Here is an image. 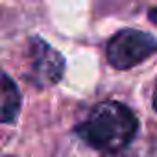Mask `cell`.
<instances>
[{
  "instance_id": "5",
  "label": "cell",
  "mask_w": 157,
  "mask_h": 157,
  "mask_svg": "<svg viewBox=\"0 0 157 157\" xmlns=\"http://www.w3.org/2000/svg\"><path fill=\"white\" fill-rule=\"evenodd\" d=\"M151 107L157 113V82H155V91H153V96H151Z\"/></svg>"
},
{
  "instance_id": "1",
  "label": "cell",
  "mask_w": 157,
  "mask_h": 157,
  "mask_svg": "<svg viewBox=\"0 0 157 157\" xmlns=\"http://www.w3.org/2000/svg\"><path fill=\"white\" fill-rule=\"evenodd\" d=\"M139 120L122 102H102L89 117L74 128V133L85 144L105 153H120L135 139Z\"/></svg>"
},
{
  "instance_id": "6",
  "label": "cell",
  "mask_w": 157,
  "mask_h": 157,
  "mask_svg": "<svg viewBox=\"0 0 157 157\" xmlns=\"http://www.w3.org/2000/svg\"><path fill=\"white\" fill-rule=\"evenodd\" d=\"M102 157H124L122 153H104Z\"/></svg>"
},
{
  "instance_id": "2",
  "label": "cell",
  "mask_w": 157,
  "mask_h": 157,
  "mask_svg": "<svg viewBox=\"0 0 157 157\" xmlns=\"http://www.w3.org/2000/svg\"><path fill=\"white\" fill-rule=\"evenodd\" d=\"M157 52V37L151 33L122 28L107 41V61L117 70H129Z\"/></svg>"
},
{
  "instance_id": "4",
  "label": "cell",
  "mask_w": 157,
  "mask_h": 157,
  "mask_svg": "<svg viewBox=\"0 0 157 157\" xmlns=\"http://www.w3.org/2000/svg\"><path fill=\"white\" fill-rule=\"evenodd\" d=\"M21 105H22V96L17 83L4 70H0V122L2 124L17 122L21 115Z\"/></svg>"
},
{
  "instance_id": "3",
  "label": "cell",
  "mask_w": 157,
  "mask_h": 157,
  "mask_svg": "<svg viewBox=\"0 0 157 157\" xmlns=\"http://www.w3.org/2000/svg\"><path fill=\"white\" fill-rule=\"evenodd\" d=\"M26 82L35 89H48L61 82L65 74V57L43 37H32L28 44Z\"/></svg>"
}]
</instances>
